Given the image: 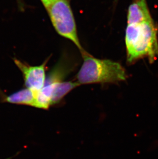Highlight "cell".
Wrapping results in <instances>:
<instances>
[{
    "instance_id": "10",
    "label": "cell",
    "mask_w": 158,
    "mask_h": 159,
    "mask_svg": "<svg viewBox=\"0 0 158 159\" xmlns=\"http://www.w3.org/2000/svg\"></svg>"
},
{
    "instance_id": "6",
    "label": "cell",
    "mask_w": 158,
    "mask_h": 159,
    "mask_svg": "<svg viewBox=\"0 0 158 159\" xmlns=\"http://www.w3.org/2000/svg\"><path fill=\"white\" fill-rule=\"evenodd\" d=\"M151 18L146 0H135L128 7L127 24L136 23Z\"/></svg>"
},
{
    "instance_id": "7",
    "label": "cell",
    "mask_w": 158,
    "mask_h": 159,
    "mask_svg": "<svg viewBox=\"0 0 158 159\" xmlns=\"http://www.w3.org/2000/svg\"><path fill=\"white\" fill-rule=\"evenodd\" d=\"M36 92L25 88L5 97L4 101L11 104L24 105L36 107Z\"/></svg>"
},
{
    "instance_id": "5",
    "label": "cell",
    "mask_w": 158,
    "mask_h": 159,
    "mask_svg": "<svg viewBox=\"0 0 158 159\" xmlns=\"http://www.w3.org/2000/svg\"><path fill=\"white\" fill-rule=\"evenodd\" d=\"M80 84L72 81H54L46 80L41 91L42 94L50 101L51 105L58 103L66 95Z\"/></svg>"
},
{
    "instance_id": "8",
    "label": "cell",
    "mask_w": 158,
    "mask_h": 159,
    "mask_svg": "<svg viewBox=\"0 0 158 159\" xmlns=\"http://www.w3.org/2000/svg\"><path fill=\"white\" fill-rule=\"evenodd\" d=\"M55 1V0H41V1L46 9L52 3H54Z\"/></svg>"
},
{
    "instance_id": "4",
    "label": "cell",
    "mask_w": 158,
    "mask_h": 159,
    "mask_svg": "<svg viewBox=\"0 0 158 159\" xmlns=\"http://www.w3.org/2000/svg\"><path fill=\"white\" fill-rule=\"evenodd\" d=\"M14 63L22 74L26 88L33 91H40L45 84L47 61L42 65L32 66L18 59L14 58Z\"/></svg>"
},
{
    "instance_id": "3",
    "label": "cell",
    "mask_w": 158,
    "mask_h": 159,
    "mask_svg": "<svg viewBox=\"0 0 158 159\" xmlns=\"http://www.w3.org/2000/svg\"><path fill=\"white\" fill-rule=\"evenodd\" d=\"M46 10L57 33L73 42L81 53L85 51L78 38L75 18L68 1L55 0Z\"/></svg>"
},
{
    "instance_id": "1",
    "label": "cell",
    "mask_w": 158,
    "mask_h": 159,
    "mask_svg": "<svg viewBox=\"0 0 158 159\" xmlns=\"http://www.w3.org/2000/svg\"><path fill=\"white\" fill-rule=\"evenodd\" d=\"M157 29L152 18L127 24L125 31L127 61L132 63L147 57L153 61L158 57Z\"/></svg>"
},
{
    "instance_id": "9",
    "label": "cell",
    "mask_w": 158,
    "mask_h": 159,
    "mask_svg": "<svg viewBox=\"0 0 158 159\" xmlns=\"http://www.w3.org/2000/svg\"><path fill=\"white\" fill-rule=\"evenodd\" d=\"M18 6L19 8L22 10L23 9V4L22 0H18Z\"/></svg>"
},
{
    "instance_id": "2",
    "label": "cell",
    "mask_w": 158,
    "mask_h": 159,
    "mask_svg": "<svg viewBox=\"0 0 158 159\" xmlns=\"http://www.w3.org/2000/svg\"><path fill=\"white\" fill-rule=\"evenodd\" d=\"M83 62L77 75L80 84H116L124 81L127 77L125 70L117 62L109 59H100L84 51Z\"/></svg>"
}]
</instances>
